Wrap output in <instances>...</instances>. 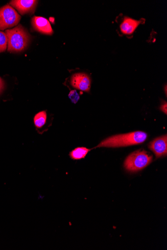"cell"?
<instances>
[{
	"mask_svg": "<svg viewBox=\"0 0 167 250\" xmlns=\"http://www.w3.org/2000/svg\"><path fill=\"white\" fill-rule=\"evenodd\" d=\"M20 20V15L11 6L6 5L0 8V30L17 26Z\"/></svg>",
	"mask_w": 167,
	"mask_h": 250,
	"instance_id": "cell-4",
	"label": "cell"
},
{
	"mask_svg": "<svg viewBox=\"0 0 167 250\" xmlns=\"http://www.w3.org/2000/svg\"><path fill=\"white\" fill-rule=\"evenodd\" d=\"M147 138V133L140 131L117 134L104 140L95 148L120 147L138 145L144 143Z\"/></svg>",
	"mask_w": 167,
	"mask_h": 250,
	"instance_id": "cell-1",
	"label": "cell"
},
{
	"mask_svg": "<svg viewBox=\"0 0 167 250\" xmlns=\"http://www.w3.org/2000/svg\"><path fill=\"white\" fill-rule=\"evenodd\" d=\"M149 149L155 154L156 158L166 156L167 154V136L165 135L158 138L149 145Z\"/></svg>",
	"mask_w": 167,
	"mask_h": 250,
	"instance_id": "cell-7",
	"label": "cell"
},
{
	"mask_svg": "<svg viewBox=\"0 0 167 250\" xmlns=\"http://www.w3.org/2000/svg\"><path fill=\"white\" fill-rule=\"evenodd\" d=\"M70 83L74 88L89 92L91 88L90 77L85 73H77L71 77Z\"/></svg>",
	"mask_w": 167,
	"mask_h": 250,
	"instance_id": "cell-5",
	"label": "cell"
},
{
	"mask_svg": "<svg viewBox=\"0 0 167 250\" xmlns=\"http://www.w3.org/2000/svg\"><path fill=\"white\" fill-rule=\"evenodd\" d=\"M8 38L5 33L0 31V53L5 52L7 47Z\"/></svg>",
	"mask_w": 167,
	"mask_h": 250,
	"instance_id": "cell-12",
	"label": "cell"
},
{
	"mask_svg": "<svg viewBox=\"0 0 167 250\" xmlns=\"http://www.w3.org/2000/svg\"><path fill=\"white\" fill-rule=\"evenodd\" d=\"M92 149H88L85 147H78L69 153V156L72 160L74 161L81 160L86 157L89 152Z\"/></svg>",
	"mask_w": 167,
	"mask_h": 250,
	"instance_id": "cell-10",
	"label": "cell"
},
{
	"mask_svg": "<svg viewBox=\"0 0 167 250\" xmlns=\"http://www.w3.org/2000/svg\"><path fill=\"white\" fill-rule=\"evenodd\" d=\"M69 97L72 102L76 104L80 99V96L76 90H71L69 94Z\"/></svg>",
	"mask_w": 167,
	"mask_h": 250,
	"instance_id": "cell-13",
	"label": "cell"
},
{
	"mask_svg": "<svg viewBox=\"0 0 167 250\" xmlns=\"http://www.w3.org/2000/svg\"><path fill=\"white\" fill-rule=\"evenodd\" d=\"M8 38V51L11 53L21 52L25 50L30 41V36L21 25L6 30Z\"/></svg>",
	"mask_w": 167,
	"mask_h": 250,
	"instance_id": "cell-2",
	"label": "cell"
},
{
	"mask_svg": "<svg viewBox=\"0 0 167 250\" xmlns=\"http://www.w3.org/2000/svg\"><path fill=\"white\" fill-rule=\"evenodd\" d=\"M47 114L46 111H42L37 113L34 118V123L37 130L44 129L47 123Z\"/></svg>",
	"mask_w": 167,
	"mask_h": 250,
	"instance_id": "cell-11",
	"label": "cell"
},
{
	"mask_svg": "<svg viewBox=\"0 0 167 250\" xmlns=\"http://www.w3.org/2000/svg\"><path fill=\"white\" fill-rule=\"evenodd\" d=\"M32 25L36 31L43 34L51 35L53 33L50 22L45 18L34 17L32 19Z\"/></svg>",
	"mask_w": 167,
	"mask_h": 250,
	"instance_id": "cell-8",
	"label": "cell"
},
{
	"mask_svg": "<svg viewBox=\"0 0 167 250\" xmlns=\"http://www.w3.org/2000/svg\"><path fill=\"white\" fill-rule=\"evenodd\" d=\"M153 161V156L144 150H138L130 154L124 162V167L130 172H136L146 167Z\"/></svg>",
	"mask_w": 167,
	"mask_h": 250,
	"instance_id": "cell-3",
	"label": "cell"
},
{
	"mask_svg": "<svg viewBox=\"0 0 167 250\" xmlns=\"http://www.w3.org/2000/svg\"><path fill=\"white\" fill-rule=\"evenodd\" d=\"M37 4L35 0H15L10 3L21 15L34 13Z\"/></svg>",
	"mask_w": 167,
	"mask_h": 250,
	"instance_id": "cell-6",
	"label": "cell"
},
{
	"mask_svg": "<svg viewBox=\"0 0 167 250\" xmlns=\"http://www.w3.org/2000/svg\"><path fill=\"white\" fill-rule=\"evenodd\" d=\"M140 23V21L129 17H125L120 25L121 31L124 34L131 35L133 33Z\"/></svg>",
	"mask_w": 167,
	"mask_h": 250,
	"instance_id": "cell-9",
	"label": "cell"
},
{
	"mask_svg": "<svg viewBox=\"0 0 167 250\" xmlns=\"http://www.w3.org/2000/svg\"><path fill=\"white\" fill-rule=\"evenodd\" d=\"M5 86V83L4 81L0 77V93L2 92V91L4 89Z\"/></svg>",
	"mask_w": 167,
	"mask_h": 250,
	"instance_id": "cell-15",
	"label": "cell"
},
{
	"mask_svg": "<svg viewBox=\"0 0 167 250\" xmlns=\"http://www.w3.org/2000/svg\"><path fill=\"white\" fill-rule=\"evenodd\" d=\"M167 104L166 102H164L161 105L160 107V109L162 110L165 114H167Z\"/></svg>",
	"mask_w": 167,
	"mask_h": 250,
	"instance_id": "cell-14",
	"label": "cell"
}]
</instances>
